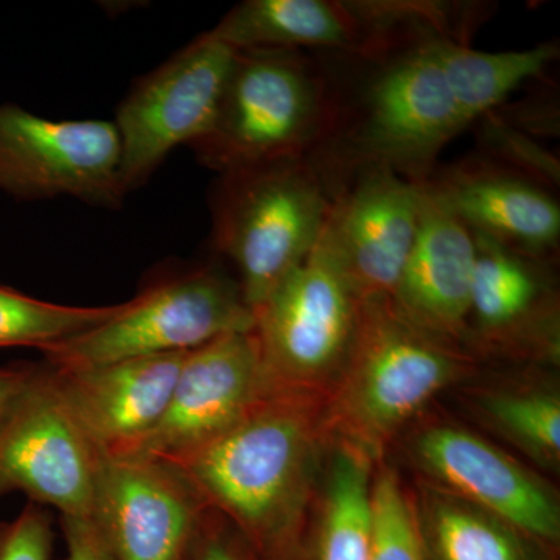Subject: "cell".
I'll list each match as a JSON object with an SVG mask.
<instances>
[{"label": "cell", "instance_id": "obj_23", "mask_svg": "<svg viewBox=\"0 0 560 560\" xmlns=\"http://www.w3.org/2000/svg\"><path fill=\"white\" fill-rule=\"evenodd\" d=\"M430 47L466 127L499 108L526 81L541 79L559 58L558 43L525 50L481 51L469 44L433 38Z\"/></svg>", "mask_w": 560, "mask_h": 560}, {"label": "cell", "instance_id": "obj_13", "mask_svg": "<svg viewBox=\"0 0 560 560\" xmlns=\"http://www.w3.org/2000/svg\"><path fill=\"white\" fill-rule=\"evenodd\" d=\"M319 245L361 301L390 298L419 223L420 186L383 168H364L331 184Z\"/></svg>", "mask_w": 560, "mask_h": 560}, {"label": "cell", "instance_id": "obj_7", "mask_svg": "<svg viewBox=\"0 0 560 560\" xmlns=\"http://www.w3.org/2000/svg\"><path fill=\"white\" fill-rule=\"evenodd\" d=\"M360 311L359 294L316 243L254 315L268 393L326 400L352 352Z\"/></svg>", "mask_w": 560, "mask_h": 560}, {"label": "cell", "instance_id": "obj_21", "mask_svg": "<svg viewBox=\"0 0 560 560\" xmlns=\"http://www.w3.org/2000/svg\"><path fill=\"white\" fill-rule=\"evenodd\" d=\"M375 464L331 436L298 560H370Z\"/></svg>", "mask_w": 560, "mask_h": 560}, {"label": "cell", "instance_id": "obj_27", "mask_svg": "<svg viewBox=\"0 0 560 560\" xmlns=\"http://www.w3.org/2000/svg\"><path fill=\"white\" fill-rule=\"evenodd\" d=\"M55 529L50 511L28 501L11 521L0 522V560H51Z\"/></svg>", "mask_w": 560, "mask_h": 560}, {"label": "cell", "instance_id": "obj_26", "mask_svg": "<svg viewBox=\"0 0 560 560\" xmlns=\"http://www.w3.org/2000/svg\"><path fill=\"white\" fill-rule=\"evenodd\" d=\"M481 158L495 162L555 190L559 186L558 158L517 128L501 119L497 110L481 117Z\"/></svg>", "mask_w": 560, "mask_h": 560}, {"label": "cell", "instance_id": "obj_28", "mask_svg": "<svg viewBox=\"0 0 560 560\" xmlns=\"http://www.w3.org/2000/svg\"><path fill=\"white\" fill-rule=\"evenodd\" d=\"M183 560H261L219 512L205 511Z\"/></svg>", "mask_w": 560, "mask_h": 560}, {"label": "cell", "instance_id": "obj_29", "mask_svg": "<svg viewBox=\"0 0 560 560\" xmlns=\"http://www.w3.org/2000/svg\"><path fill=\"white\" fill-rule=\"evenodd\" d=\"M68 560H117L92 518L61 517Z\"/></svg>", "mask_w": 560, "mask_h": 560}, {"label": "cell", "instance_id": "obj_16", "mask_svg": "<svg viewBox=\"0 0 560 560\" xmlns=\"http://www.w3.org/2000/svg\"><path fill=\"white\" fill-rule=\"evenodd\" d=\"M423 184L471 234L558 264L560 206L550 187L481 156L434 171Z\"/></svg>", "mask_w": 560, "mask_h": 560}, {"label": "cell", "instance_id": "obj_6", "mask_svg": "<svg viewBox=\"0 0 560 560\" xmlns=\"http://www.w3.org/2000/svg\"><path fill=\"white\" fill-rule=\"evenodd\" d=\"M256 316L237 279L215 261L165 272L124 302L117 315L40 349L58 370L98 366L114 361L190 352L224 337L250 331Z\"/></svg>", "mask_w": 560, "mask_h": 560}, {"label": "cell", "instance_id": "obj_22", "mask_svg": "<svg viewBox=\"0 0 560 560\" xmlns=\"http://www.w3.org/2000/svg\"><path fill=\"white\" fill-rule=\"evenodd\" d=\"M425 560H560L514 523L422 481L408 482Z\"/></svg>", "mask_w": 560, "mask_h": 560}, {"label": "cell", "instance_id": "obj_9", "mask_svg": "<svg viewBox=\"0 0 560 560\" xmlns=\"http://www.w3.org/2000/svg\"><path fill=\"white\" fill-rule=\"evenodd\" d=\"M103 453L73 418L49 364L0 415V497L24 493L61 517L91 518Z\"/></svg>", "mask_w": 560, "mask_h": 560}, {"label": "cell", "instance_id": "obj_25", "mask_svg": "<svg viewBox=\"0 0 560 560\" xmlns=\"http://www.w3.org/2000/svg\"><path fill=\"white\" fill-rule=\"evenodd\" d=\"M370 560H425L408 481L389 459L375 464L372 478Z\"/></svg>", "mask_w": 560, "mask_h": 560}, {"label": "cell", "instance_id": "obj_15", "mask_svg": "<svg viewBox=\"0 0 560 560\" xmlns=\"http://www.w3.org/2000/svg\"><path fill=\"white\" fill-rule=\"evenodd\" d=\"M268 394L254 330L224 335L186 353L160 423L124 455L179 458L232 429Z\"/></svg>", "mask_w": 560, "mask_h": 560}, {"label": "cell", "instance_id": "obj_10", "mask_svg": "<svg viewBox=\"0 0 560 560\" xmlns=\"http://www.w3.org/2000/svg\"><path fill=\"white\" fill-rule=\"evenodd\" d=\"M235 51L205 32L136 81L113 120L119 131L127 194L143 186L173 150L194 145L208 132Z\"/></svg>", "mask_w": 560, "mask_h": 560}, {"label": "cell", "instance_id": "obj_20", "mask_svg": "<svg viewBox=\"0 0 560 560\" xmlns=\"http://www.w3.org/2000/svg\"><path fill=\"white\" fill-rule=\"evenodd\" d=\"M210 32L235 50H312L363 57L372 49L353 0H245Z\"/></svg>", "mask_w": 560, "mask_h": 560}, {"label": "cell", "instance_id": "obj_5", "mask_svg": "<svg viewBox=\"0 0 560 560\" xmlns=\"http://www.w3.org/2000/svg\"><path fill=\"white\" fill-rule=\"evenodd\" d=\"M209 205L212 248L234 265L256 315L315 249L330 197L312 161L300 158L219 173Z\"/></svg>", "mask_w": 560, "mask_h": 560}, {"label": "cell", "instance_id": "obj_3", "mask_svg": "<svg viewBox=\"0 0 560 560\" xmlns=\"http://www.w3.org/2000/svg\"><path fill=\"white\" fill-rule=\"evenodd\" d=\"M482 366L463 349L401 318L389 298L361 301L352 352L324 400L327 430L382 463L442 394H451Z\"/></svg>", "mask_w": 560, "mask_h": 560}, {"label": "cell", "instance_id": "obj_1", "mask_svg": "<svg viewBox=\"0 0 560 560\" xmlns=\"http://www.w3.org/2000/svg\"><path fill=\"white\" fill-rule=\"evenodd\" d=\"M330 440L324 400L268 394L232 429L171 463L261 560H298Z\"/></svg>", "mask_w": 560, "mask_h": 560}, {"label": "cell", "instance_id": "obj_2", "mask_svg": "<svg viewBox=\"0 0 560 560\" xmlns=\"http://www.w3.org/2000/svg\"><path fill=\"white\" fill-rule=\"evenodd\" d=\"M433 38L440 36L350 57L363 69L355 86H341L330 70L337 117L329 138L308 158L327 189L364 168L427 183L441 151L466 130L431 51Z\"/></svg>", "mask_w": 560, "mask_h": 560}, {"label": "cell", "instance_id": "obj_14", "mask_svg": "<svg viewBox=\"0 0 560 560\" xmlns=\"http://www.w3.org/2000/svg\"><path fill=\"white\" fill-rule=\"evenodd\" d=\"M206 510L171 460L103 455L91 518L117 560H183Z\"/></svg>", "mask_w": 560, "mask_h": 560}, {"label": "cell", "instance_id": "obj_11", "mask_svg": "<svg viewBox=\"0 0 560 560\" xmlns=\"http://www.w3.org/2000/svg\"><path fill=\"white\" fill-rule=\"evenodd\" d=\"M0 191L24 201L70 197L117 208L119 131L108 120H51L20 105H0Z\"/></svg>", "mask_w": 560, "mask_h": 560}, {"label": "cell", "instance_id": "obj_24", "mask_svg": "<svg viewBox=\"0 0 560 560\" xmlns=\"http://www.w3.org/2000/svg\"><path fill=\"white\" fill-rule=\"evenodd\" d=\"M121 304L72 307L35 300L0 285V348L44 349L94 329L113 318Z\"/></svg>", "mask_w": 560, "mask_h": 560}, {"label": "cell", "instance_id": "obj_12", "mask_svg": "<svg viewBox=\"0 0 560 560\" xmlns=\"http://www.w3.org/2000/svg\"><path fill=\"white\" fill-rule=\"evenodd\" d=\"M471 235L477 261L464 349L488 366L559 370L558 264Z\"/></svg>", "mask_w": 560, "mask_h": 560}, {"label": "cell", "instance_id": "obj_8", "mask_svg": "<svg viewBox=\"0 0 560 560\" xmlns=\"http://www.w3.org/2000/svg\"><path fill=\"white\" fill-rule=\"evenodd\" d=\"M394 452L411 480L493 512L560 551V495L552 478L481 431L430 408L389 456Z\"/></svg>", "mask_w": 560, "mask_h": 560}, {"label": "cell", "instance_id": "obj_4", "mask_svg": "<svg viewBox=\"0 0 560 560\" xmlns=\"http://www.w3.org/2000/svg\"><path fill=\"white\" fill-rule=\"evenodd\" d=\"M337 117L330 69L302 50L243 49L208 132L190 145L217 173L311 158Z\"/></svg>", "mask_w": 560, "mask_h": 560}, {"label": "cell", "instance_id": "obj_18", "mask_svg": "<svg viewBox=\"0 0 560 560\" xmlns=\"http://www.w3.org/2000/svg\"><path fill=\"white\" fill-rule=\"evenodd\" d=\"M187 352L58 370L55 385L103 455H124L160 423Z\"/></svg>", "mask_w": 560, "mask_h": 560}, {"label": "cell", "instance_id": "obj_19", "mask_svg": "<svg viewBox=\"0 0 560 560\" xmlns=\"http://www.w3.org/2000/svg\"><path fill=\"white\" fill-rule=\"evenodd\" d=\"M451 394L474 429L552 480L559 477L558 370L485 364Z\"/></svg>", "mask_w": 560, "mask_h": 560}, {"label": "cell", "instance_id": "obj_30", "mask_svg": "<svg viewBox=\"0 0 560 560\" xmlns=\"http://www.w3.org/2000/svg\"><path fill=\"white\" fill-rule=\"evenodd\" d=\"M33 370H35V364H13V366L0 368V415L20 393Z\"/></svg>", "mask_w": 560, "mask_h": 560}, {"label": "cell", "instance_id": "obj_17", "mask_svg": "<svg viewBox=\"0 0 560 560\" xmlns=\"http://www.w3.org/2000/svg\"><path fill=\"white\" fill-rule=\"evenodd\" d=\"M420 186L418 231L389 301L430 337L464 349L477 249L471 232Z\"/></svg>", "mask_w": 560, "mask_h": 560}]
</instances>
